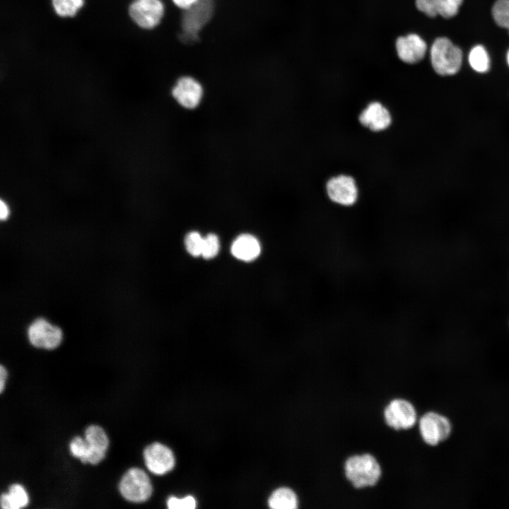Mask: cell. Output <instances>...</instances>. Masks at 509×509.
<instances>
[{"mask_svg": "<svg viewBox=\"0 0 509 509\" xmlns=\"http://www.w3.org/2000/svg\"><path fill=\"white\" fill-rule=\"evenodd\" d=\"M204 237L197 231H190L185 238L187 251L193 257L201 256Z\"/></svg>", "mask_w": 509, "mask_h": 509, "instance_id": "7402d4cb", "label": "cell"}, {"mask_svg": "<svg viewBox=\"0 0 509 509\" xmlns=\"http://www.w3.org/2000/svg\"><path fill=\"white\" fill-rule=\"evenodd\" d=\"M83 3V0H52L56 13L61 16H74Z\"/></svg>", "mask_w": 509, "mask_h": 509, "instance_id": "44dd1931", "label": "cell"}, {"mask_svg": "<svg viewBox=\"0 0 509 509\" xmlns=\"http://www.w3.org/2000/svg\"><path fill=\"white\" fill-rule=\"evenodd\" d=\"M7 376L6 370L3 365L0 366V392L1 393L4 390L5 381Z\"/></svg>", "mask_w": 509, "mask_h": 509, "instance_id": "f1b7e54d", "label": "cell"}, {"mask_svg": "<svg viewBox=\"0 0 509 509\" xmlns=\"http://www.w3.org/2000/svg\"><path fill=\"white\" fill-rule=\"evenodd\" d=\"M325 192L332 203L344 207L353 206L359 194L356 180L346 174H339L329 178L325 184Z\"/></svg>", "mask_w": 509, "mask_h": 509, "instance_id": "277c9868", "label": "cell"}, {"mask_svg": "<svg viewBox=\"0 0 509 509\" xmlns=\"http://www.w3.org/2000/svg\"><path fill=\"white\" fill-rule=\"evenodd\" d=\"M219 250L220 241L216 234L209 233L204 237L201 257L212 259L218 255Z\"/></svg>", "mask_w": 509, "mask_h": 509, "instance_id": "cb8c5ba5", "label": "cell"}, {"mask_svg": "<svg viewBox=\"0 0 509 509\" xmlns=\"http://www.w3.org/2000/svg\"><path fill=\"white\" fill-rule=\"evenodd\" d=\"M344 472L346 478L357 489L375 486L382 474L380 464L370 453L349 457L345 462Z\"/></svg>", "mask_w": 509, "mask_h": 509, "instance_id": "6da1fadb", "label": "cell"}, {"mask_svg": "<svg viewBox=\"0 0 509 509\" xmlns=\"http://www.w3.org/2000/svg\"><path fill=\"white\" fill-rule=\"evenodd\" d=\"M507 62L509 65V50L508 51V53H507Z\"/></svg>", "mask_w": 509, "mask_h": 509, "instance_id": "f546056e", "label": "cell"}, {"mask_svg": "<svg viewBox=\"0 0 509 509\" xmlns=\"http://www.w3.org/2000/svg\"><path fill=\"white\" fill-rule=\"evenodd\" d=\"M395 48L398 57L406 64L420 62L427 51V44L419 35L410 33L397 37Z\"/></svg>", "mask_w": 509, "mask_h": 509, "instance_id": "4fadbf2b", "label": "cell"}, {"mask_svg": "<svg viewBox=\"0 0 509 509\" xmlns=\"http://www.w3.org/2000/svg\"><path fill=\"white\" fill-rule=\"evenodd\" d=\"M119 490L126 500L140 503L146 501L152 493V485L149 477L144 471L133 467L128 469L122 476Z\"/></svg>", "mask_w": 509, "mask_h": 509, "instance_id": "3957f363", "label": "cell"}, {"mask_svg": "<svg viewBox=\"0 0 509 509\" xmlns=\"http://www.w3.org/2000/svg\"><path fill=\"white\" fill-rule=\"evenodd\" d=\"M269 506L274 509H296L298 508V498L289 488L281 487L275 490L268 500Z\"/></svg>", "mask_w": 509, "mask_h": 509, "instance_id": "ac0fdd59", "label": "cell"}, {"mask_svg": "<svg viewBox=\"0 0 509 509\" xmlns=\"http://www.w3.org/2000/svg\"><path fill=\"white\" fill-rule=\"evenodd\" d=\"M167 505L170 509H194L196 507V501L191 496L181 499L171 496L167 501Z\"/></svg>", "mask_w": 509, "mask_h": 509, "instance_id": "d4e9b609", "label": "cell"}, {"mask_svg": "<svg viewBox=\"0 0 509 509\" xmlns=\"http://www.w3.org/2000/svg\"><path fill=\"white\" fill-rule=\"evenodd\" d=\"M144 458L147 468L156 474H164L175 466L172 452L167 446L159 443L148 445L144 450Z\"/></svg>", "mask_w": 509, "mask_h": 509, "instance_id": "7c38bea8", "label": "cell"}, {"mask_svg": "<svg viewBox=\"0 0 509 509\" xmlns=\"http://www.w3.org/2000/svg\"><path fill=\"white\" fill-rule=\"evenodd\" d=\"M358 122L371 131L381 132L391 126L392 116L390 110L382 103L372 101L360 112Z\"/></svg>", "mask_w": 509, "mask_h": 509, "instance_id": "30bf717a", "label": "cell"}, {"mask_svg": "<svg viewBox=\"0 0 509 509\" xmlns=\"http://www.w3.org/2000/svg\"><path fill=\"white\" fill-rule=\"evenodd\" d=\"M28 334L33 346L46 349L57 348L62 339L60 328L42 318L36 320L30 324Z\"/></svg>", "mask_w": 509, "mask_h": 509, "instance_id": "52a82bcc", "label": "cell"}, {"mask_svg": "<svg viewBox=\"0 0 509 509\" xmlns=\"http://www.w3.org/2000/svg\"><path fill=\"white\" fill-rule=\"evenodd\" d=\"M213 8V0H197L185 9L182 18V32L198 35L211 18Z\"/></svg>", "mask_w": 509, "mask_h": 509, "instance_id": "9c48e42d", "label": "cell"}, {"mask_svg": "<svg viewBox=\"0 0 509 509\" xmlns=\"http://www.w3.org/2000/svg\"><path fill=\"white\" fill-rule=\"evenodd\" d=\"M463 0H416V7L428 17L441 16L454 17L459 11Z\"/></svg>", "mask_w": 509, "mask_h": 509, "instance_id": "9a60e30c", "label": "cell"}, {"mask_svg": "<svg viewBox=\"0 0 509 509\" xmlns=\"http://www.w3.org/2000/svg\"><path fill=\"white\" fill-rule=\"evenodd\" d=\"M9 215V210L7 205L3 201L0 202V218L1 220H5Z\"/></svg>", "mask_w": 509, "mask_h": 509, "instance_id": "83f0119b", "label": "cell"}, {"mask_svg": "<svg viewBox=\"0 0 509 509\" xmlns=\"http://www.w3.org/2000/svg\"><path fill=\"white\" fill-rule=\"evenodd\" d=\"M419 428L423 440L430 446H436L446 440L452 431L450 419L435 411H428L421 416Z\"/></svg>", "mask_w": 509, "mask_h": 509, "instance_id": "5b68a950", "label": "cell"}, {"mask_svg": "<svg viewBox=\"0 0 509 509\" xmlns=\"http://www.w3.org/2000/svg\"><path fill=\"white\" fill-rule=\"evenodd\" d=\"M197 0H172L176 6L185 10L192 6Z\"/></svg>", "mask_w": 509, "mask_h": 509, "instance_id": "4316f807", "label": "cell"}, {"mask_svg": "<svg viewBox=\"0 0 509 509\" xmlns=\"http://www.w3.org/2000/svg\"><path fill=\"white\" fill-rule=\"evenodd\" d=\"M492 16L496 23L509 33V0H497L492 8Z\"/></svg>", "mask_w": 509, "mask_h": 509, "instance_id": "ffe728a7", "label": "cell"}, {"mask_svg": "<svg viewBox=\"0 0 509 509\" xmlns=\"http://www.w3.org/2000/svg\"><path fill=\"white\" fill-rule=\"evenodd\" d=\"M230 251L236 259L244 262H251L259 255L261 246L259 240L254 235L243 233L233 240Z\"/></svg>", "mask_w": 509, "mask_h": 509, "instance_id": "2e32d148", "label": "cell"}, {"mask_svg": "<svg viewBox=\"0 0 509 509\" xmlns=\"http://www.w3.org/2000/svg\"><path fill=\"white\" fill-rule=\"evenodd\" d=\"M86 440L88 446L86 463L97 464L105 456L109 440L105 431L98 425H90L85 430Z\"/></svg>", "mask_w": 509, "mask_h": 509, "instance_id": "5bb4252c", "label": "cell"}, {"mask_svg": "<svg viewBox=\"0 0 509 509\" xmlns=\"http://www.w3.org/2000/svg\"><path fill=\"white\" fill-rule=\"evenodd\" d=\"M180 40L185 44H193L199 40L198 35L182 32L180 35Z\"/></svg>", "mask_w": 509, "mask_h": 509, "instance_id": "484cf974", "label": "cell"}, {"mask_svg": "<svg viewBox=\"0 0 509 509\" xmlns=\"http://www.w3.org/2000/svg\"><path fill=\"white\" fill-rule=\"evenodd\" d=\"M469 62L471 67L479 73L486 72L490 67L488 54L482 45H476L471 49Z\"/></svg>", "mask_w": 509, "mask_h": 509, "instance_id": "d6986e66", "label": "cell"}, {"mask_svg": "<svg viewBox=\"0 0 509 509\" xmlns=\"http://www.w3.org/2000/svg\"><path fill=\"white\" fill-rule=\"evenodd\" d=\"M431 61L434 71L440 76L454 75L460 69L462 50L448 38H436L431 47Z\"/></svg>", "mask_w": 509, "mask_h": 509, "instance_id": "7a4b0ae2", "label": "cell"}, {"mask_svg": "<svg viewBox=\"0 0 509 509\" xmlns=\"http://www.w3.org/2000/svg\"><path fill=\"white\" fill-rule=\"evenodd\" d=\"M384 418L386 424L394 430L411 428L417 421V412L413 404L406 399H394L385 406Z\"/></svg>", "mask_w": 509, "mask_h": 509, "instance_id": "8992f818", "label": "cell"}, {"mask_svg": "<svg viewBox=\"0 0 509 509\" xmlns=\"http://www.w3.org/2000/svg\"><path fill=\"white\" fill-rule=\"evenodd\" d=\"M28 503V496L23 486L13 484L8 488L7 493H3L0 497V505L4 509H19Z\"/></svg>", "mask_w": 509, "mask_h": 509, "instance_id": "e0dca14e", "label": "cell"}, {"mask_svg": "<svg viewBox=\"0 0 509 509\" xmlns=\"http://www.w3.org/2000/svg\"><path fill=\"white\" fill-rule=\"evenodd\" d=\"M164 6L160 0H135L129 7L134 21L144 28H153L160 21Z\"/></svg>", "mask_w": 509, "mask_h": 509, "instance_id": "ba28073f", "label": "cell"}, {"mask_svg": "<svg viewBox=\"0 0 509 509\" xmlns=\"http://www.w3.org/2000/svg\"><path fill=\"white\" fill-rule=\"evenodd\" d=\"M69 450L74 457L79 459L83 463H86L88 446L85 438L74 437L69 443Z\"/></svg>", "mask_w": 509, "mask_h": 509, "instance_id": "603a6c76", "label": "cell"}, {"mask_svg": "<svg viewBox=\"0 0 509 509\" xmlns=\"http://www.w3.org/2000/svg\"><path fill=\"white\" fill-rule=\"evenodd\" d=\"M177 103L188 110L197 108L203 97V88L194 78L183 76L177 80L172 90Z\"/></svg>", "mask_w": 509, "mask_h": 509, "instance_id": "8fae6325", "label": "cell"}]
</instances>
